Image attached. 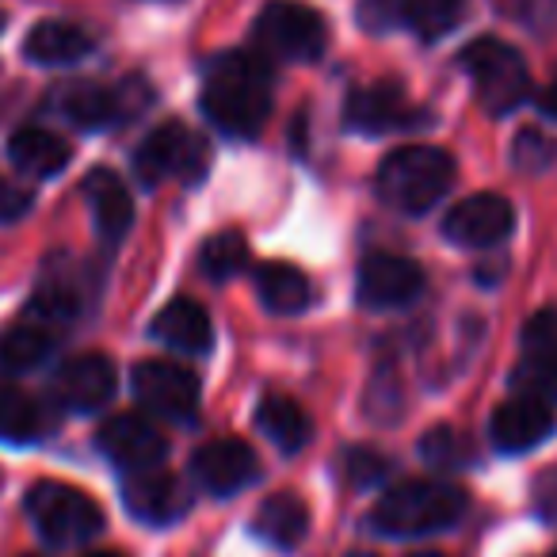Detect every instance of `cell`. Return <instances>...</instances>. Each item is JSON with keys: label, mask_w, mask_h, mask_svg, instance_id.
I'll return each mask as SVG.
<instances>
[{"label": "cell", "mask_w": 557, "mask_h": 557, "mask_svg": "<svg viewBox=\"0 0 557 557\" xmlns=\"http://www.w3.org/2000/svg\"><path fill=\"white\" fill-rule=\"evenodd\" d=\"M202 115L230 138H256L271 115V65L260 50H225L202 77Z\"/></svg>", "instance_id": "6da1fadb"}, {"label": "cell", "mask_w": 557, "mask_h": 557, "mask_svg": "<svg viewBox=\"0 0 557 557\" xmlns=\"http://www.w3.org/2000/svg\"><path fill=\"white\" fill-rule=\"evenodd\" d=\"M466 493L447 481H401L389 488L371 511V531L389 534V539H417V534L447 531L462 519Z\"/></svg>", "instance_id": "7a4b0ae2"}, {"label": "cell", "mask_w": 557, "mask_h": 557, "mask_svg": "<svg viewBox=\"0 0 557 557\" xmlns=\"http://www.w3.org/2000/svg\"><path fill=\"white\" fill-rule=\"evenodd\" d=\"M379 195L401 214H428L455 187V157L440 146H405L379 164Z\"/></svg>", "instance_id": "3957f363"}, {"label": "cell", "mask_w": 557, "mask_h": 557, "mask_svg": "<svg viewBox=\"0 0 557 557\" xmlns=\"http://www.w3.org/2000/svg\"><path fill=\"white\" fill-rule=\"evenodd\" d=\"M458 65L473 81V92H478L481 108L496 119L511 115L531 96V73H527L523 54L504 39H488V35L485 39H473L458 54Z\"/></svg>", "instance_id": "277c9868"}, {"label": "cell", "mask_w": 557, "mask_h": 557, "mask_svg": "<svg viewBox=\"0 0 557 557\" xmlns=\"http://www.w3.org/2000/svg\"><path fill=\"white\" fill-rule=\"evenodd\" d=\"M27 519L50 546H81L103 531V508L77 485L65 481H39L27 488Z\"/></svg>", "instance_id": "5b68a950"}, {"label": "cell", "mask_w": 557, "mask_h": 557, "mask_svg": "<svg viewBox=\"0 0 557 557\" xmlns=\"http://www.w3.org/2000/svg\"><path fill=\"white\" fill-rule=\"evenodd\" d=\"M329 47L325 16L302 0H271L256 16V50L268 62H318Z\"/></svg>", "instance_id": "8992f818"}, {"label": "cell", "mask_w": 557, "mask_h": 557, "mask_svg": "<svg viewBox=\"0 0 557 557\" xmlns=\"http://www.w3.org/2000/svg\"><path fill=\"white\" fill-rule=\"evenodd\" d=\"M210 149L195 131L184 123H164L149 134L134 153V169L146 184H161V180H180V184H195L207 176Z\"/></svg>", "instance_id": "52a82bcc"}, {"label": "cell", "mask_w": 557, "mask_h": 557, "mask_svg": "<svg viewBox=\"0 0 557 557\" xmlns=\"http://www.w3.org/2000/svg\"><path fill=\"white\" fill-rule=\"evenodd\" d=\"M131 389L149 417L176 420V424H187V420L199 417L202 386H199V379L180 363L146 359V363L134 367Z\"/></svg>", "instance_id": "ba28073f"}, {"label": "cell", "mask_w": 557, "mask_h": 557, "mask_svg": "<svg viewBox=\"0 0 557 557\" xmlns=\"http://www.w3.org/2000/svg\"><path fill=\"white\" fill-rule=\"evenodd\" d=\"M141 103H146L141 85H92V81H81L54 96V108L81 131H108L126 123Z\"/></svg>", "instance_id": "9c48e42d"}, {"label": "cell", "mask_w": 557, "mask_h": 557, "mask_svg": "<svg viewBox=\"0 0 557 557\" xmlns=\"http://www.w3.org/2000/svg\"><path fill=\"white\" fill-rule=\"evenodd\" d=\"M516 233V207L496 191H478L443 218V237L458 248H496Z\"/></svg>", "instance_id": "30bf717a"}, {"label": "cell", "mask_w": 557, "mask_h": 557, "mask_svg": "<svg viewBox=\"0 0 557 557\" xmlns=\"http://www.w3.org/2000/svg\"><path fill=\"white\" fill-rule=\"evenodd\" d=\"M356 295L371 310H401L424 295V271L409 256L374 252L359 263Z\"/></svg>", "instance_id": "8fae6325"}, {"label": "cell", "mask_w": 557, "mask_h": 557, "mask_svg": "<svg viewBox=\"0 0 557 557\" xmlns=\"http://www.w3.org/2000/svg\"><path fill=\"white\" fill-rule=\"evenodd\" d=\"M344 123L359 134H394V131L424 126L428 115L409 100V96H405L401 85H394V81H379V85H363L348 96Z\"/></svg>", "instance_id": "7c38bea8"}, {"label": "cell", "mask_w": 557, "mask_h": 557, "mask_svg": "<svg viewBox=\"0 0 557 557\" xmlns=\"http://www.w3.org/2000/svg\"><path fill=\"white\" fill-rule=\"evenodd\" d=\"M554 428H557L554 401H546L539 394H519L493 412L488 440H493V447L500 455H523V450H534L539 443H546Z\"/></svg>", "instance_id": "4fadbf2b"}, {"label": "cell", "mask_w": 557, "mask_h": 557, "mask_svg": "<svg viewBox=\"0 0 557 557\" xmlns=\"http://www.w3.org/2000/svg\"><path fill=\"white\" fill-rule=\"evenodd\" d=\"M100 450L126 473L138 470H153V466L164 462L169 455V440L157 432L153 420L138 417V412H123V417H111L108 424L96 435Z\"/></svg>", "instance_id": "5bb4252c"}, {"label": "cell", "mask_w": 557, "mask_h": 557, "mask_svg": "<svg viewBox=\"0 0 557 557\" xmlns=\"http://www.w3.org/2000/svg\"><path fill=\"white\" fill-rule=\"evenodd\" d=\"M123 504L134 519L149 527H164V523H176V519L187 516L191 508V493L184 488V481L169 470H138V473H126V485H123Z\"/></svg>", "instance_id": "9a60e30c"}, {"label": "cell", "mask_w": 557, "mask_h": 557, "mask_svg": "<svg viewBox=\"0 0 557 557\" xmlns=\"http://www.w3.org/2000/svg\"><path fill=\"white\" fill-rule=\"evenodd\" d=\"M119 371L108 356H73L58 367L54 397L70 412H96L115 397Z\"/></svg>", "instance_id": "2e32d148"}, {"label": "cell", "mask_w": 557, "mask_h": 557, "mask_svg": "<svg viewBox=\"0 0 557 557\" xmlns=\"http://www.w3.org/2000/svg\"><path fill=\"white\" fill-rule=\"evenodd\" d=\"M260 473V458L248 443L240 440H214L207 447L195 450L191 458V478L210 496H233L248 488Z\"/></svg>", "instance_id": "e0dca14e"}, {"label": "cell", "mask_w": 557, "mask_h": 557, "mask_svg": "<svg viewBox=\"0 0 557 557\" xmlns=\"http://www.w3.org/2000/svg\"><path fill=\"white\" fill-rule=\"evenodd\" d=\"M519 341H523V363L516 371V382L523 386V394L557 401V310L534 313Z\"/></svg>", "instance_id": "ac0fdd59"}, {"label": "cell", "mask_w": 557, "mask_h": 557, "mask_svg": "<svg viewBox=\"0 0 557 557\" xmlns=\"http://www.w3.org/2000/svg\"><path fill=\"white\" fill-rule=\"evenodd\" d=\"M85 199H88V210H92L96 233H100L108 245H119L134 225V199H131V191H126L123 176L111 169L88 172Z\"/></svg>", "instance_id": "d6986e66"}, {"label": "cell", "mask_w": 557, "mask_h": 557, "mask_svg": "<svg viewBox=\"0 0 557 557\" xmlns=\"http://www.w3.org/2000/svg\"><path fill=\"white\" fill-rule=\"evenodd\" d=\"M153 341H161L164 348L184 351V356H202L214 341V329H210V318L195 298H172L153 321Z\"/></svg>", "instance_id": "ffe728a7"}, {"label": "cell", "mask_w": 557, "mask_h": 557, "mask_svg": "<svg viewBox=\"0 0 557 557\" xmlns=\"http://www.w3.org/2000/svg\"><path fill=\"white\" fill-rule=\"evenodd\" d=\"M96 50V39L70 20H42L24 39V58L35 65H77Z\"/></svg>", "instance_id": "44dd1931"}, {"label": "cell", "mask_w": 557, "mask_h": 557, "mask_svg": "<svg viewBox=\"0 0 557 557\" xmlns=\"http://www.w3.org/2000/svg\"><path fill=\"white\" fill-rule=\"evenodd\" d=\"M73 149L65 138H58L54 131H42V126H24V131L12 134L9 141V161L16 164L24 176L50 180L70 164Z\"/></svg>", "instance_id": "7402d4cb"}, {"label": "cell", "mask_w": 557, "mask_h": 557, "mask_svg": "<svg viewBox=\"0 0 557 557\" xmlns=\"http://www.w3.org/2000/svg\"><path fill=\"white\" fill-rule=\"evenodd\" d=\"M54 432V412L24 389H0V443H42Z\"/></svg>", "instance_id": "603a6c76"}, {"label": "cell", "mask_w": 557, "mask_h": 557, "mask_svg": "<svg viewBox=\"0 0 557 557\" xmlns=\"http://www.w3.org/2000/svg\"><path fill=\"white\" fill-rule=\"evenodd\" d=\"M306 527H310V511L295 493L268 496L252 516V534L275 549H295L306 539Z\"/></svg>", "instance_id": "cb8c5ba5"}, {"label": "cell", "mask_w": 557, "mask_h": 557, "mask_svg": "<svg viewBox=\"0 0 557 557\" xmlns=\"http://www.w3.org/2000/svg\"><path fill=\"white\" fill-rule=\"evenodd\" d=\"M256 428H260L283 455H298V450L310 443V432H313L306 409L287 394H268L256 405Z\"/></svg>", "instance_id": "d4e9b609"}, {"label": "cell", "mask_w": 557, "mask_h": 557, "mask_svg": "<svg viewBox=\"0 0 557 557\" xmlns=\"http://www.w3.org/2000/svg\"><path fill=\"white\" fill-rule=\"evenodd\" d=\"M256 295L275 318H295L313 302V283L295 263H263L256 271Z\"/></svg>", "instance_id": "484cf974"}, {"label": "cell", "mask_w": 557, "mask_h": 557, "mask_svg": "<svg viewBox=\"0 0 557 557\" xmlns=\"http://www.w3.org/2000/svg\"><path fill=\"white\" fill-rule=\"evenodd\" d=\"M54 341L58 325L35 318V313H24V318L12 321L0 333V363L12 367V371H32V367H39L54 351Z\"/></svg>", "instance_id": "4316f807"}, {"label": "cell", "mask_w": 557, "mask_h": 557, "mask_svg": "<svg viewBox=\"0 0 557 557\" xmlns=\"http://www.w3.org/2000/svg\"><path fill=\"white\" fill-rule=\"evenodd\" d=\"M466 16V0H401V27L432 42L450 35Z\"/></svg>", "instance_id": "83f0119b"}, {"label": "cell", "mask_w": 557, "mask_h": 557, "mask_svg": "<svg viewBox=\"0 0 557 557\" xmlns=\"http://www.w3.org/2000/svg\"><path fill=\"white\" fill-rule=\"evenodd\" d=\"M199 263H202V275L214 278V283H225V278L240 275L248 268V245L237 230H225L218 237H210L199 252Z\"/></svg>", "instance_id": "f1b7e54d"}, {"label": "cell", "mask_w": 557, "mask_h": 557, "mask_svg": "<svg viewBox=\"0 0 557 557\" xmlns=\"http://www.w3.org/2000/svg\"><path fill=\"white\" fill-rule=\"evenodd\" d=\"M511 161L523 172H546L557 161V141L542 131H519L516 146H511Z\"/></svg>", "instance_id": "f546056e"}, {"label": "cell", "mask_w": 557, "mask_h": 557, "mask_svg": "<svg viewBox=\"0 0 557 557\" xmlns=\"http://www.w3.org/2000/svg\"><path fill=\"white\" fill-rule=\"evenodd\" d=\"M420 455H424L428 466H435V470H458V466L466 462V447L462 440H458L455 428H432V432L420 440Z\"/></svg>", "instance_id": "4dcf8cb0"}, {"label": "cell", "mask_w": 557, "mask_h": 557, "mask_svg": "<svg viewBox=\"0 0 557 557\" xmlns=\"http://www.w3.org/2000/svg\"><path fill=\"white\" fill-rule=\"evenodd\" d=\"M341 473L348 478V485L371 488V485H379V481L389 473V458H382L379 450L356 447V450H348V455H344Z\"/></svg>", "instance_id": "1f68e13d"}, {"label": "cell", "mask_w": 557, "mask_h": 557, "mask_svg": "<svg viewBox=\"0 0 557 557\" xmlns=\"http://www.w3.org/2000/svg\"><path fill=\"white\" fill-rule=\"evenodd\" d=\"M359 24L367 32H394L401 27V0H359Z\"/></svg>", "instance_id": "d6a6232c"}, {"label": "cell", "mask_w": 557, "mask_h": 557, "mask_svg": "<svg viewBox=\"0 0 557 557\" xmlns=\"http://www.w3.org/2000/svg\"><path fill=\"white\" fill-rule=\"evenodd\" d=\"M27 210H32V195L12 187L9 180H0V225L16 222V218H24Z\"/></svg>", "instance_id": "836d02e7"}, {"label": "cell", "mask_w": 557, "mask_h": 557, "mask_svg": "<svg viewBox=\"0 0 557 557\" xmlns=\"http://www.w3.org/2000/svg\"><path fill=\"white\" fill-rule=\"evenodd\" d=\"M539 111H542L546 119H557V77L549 81V85L539 92Z\"/></svg>", "instance_id": "e575fe53"}, {"label": "cell", "mask_w": 557, "mask_h": 557, "mask_svg": "<svg viewBox=\"0 0 557 557\" xmlns=\"http://www.w3.org/2000/svg\"><path fill=\"white\" fill-rule=\"evenodd\" d=\"M85 557H123V554H115V549H96V554H85Z\"/></svg>", "instance_id": "d590c367"}, {"label": "cell", "mask_w": 557, "mask_h": 557, "mask_svg": "<svg viewBox=\"0 0 557 557\" xmlns=\"http://www.w3.org/2000/svg\"><path fill=\"white\" fill-rule=\"evenodd\" d=\"M409 557H443V554H432V549H424V554H409Z\"/></svg>", "instance_id": "8d00e7d4"}, {"label": "cell", "mask_w": 557, "mask_h": 557, "mask_svg": "<svg viewBox=\"0 0 557 557\" xmlns=\"http://www.w3.org/2000/svg\"><path fill=\"white\" fill-rule=\"evenodd\" d=\"M0 32H4V12H0Z\"/></svg>", "instance_id": "74e56055"}, {"label": "cell", "mask_w": 557, "mask_h": 557, "mask_svg": "<svg viewBox=\"0 0 557 557\" xmlns=\"http://www.w3.org/2000/svg\"><path fill=\"white\" fill-rule=\"evenodd\" d=\"M351 557H374V554H351Z\"/></svg>", "instance_id": "f35d334b"}, {"label": "cell", "mask_w": 557, "mask_h": 557, "mask_svg": "<svg viewBox=\"0 0 557 557\" xmlns=\"http://www.w3.org/2000/svg\"><path fill=\"white\" fill-rule=\"evenodd\" d=\"M554 557H557V554H554Z\"/></svg>", "instance_id": "ab89813d"}]
</instances>
